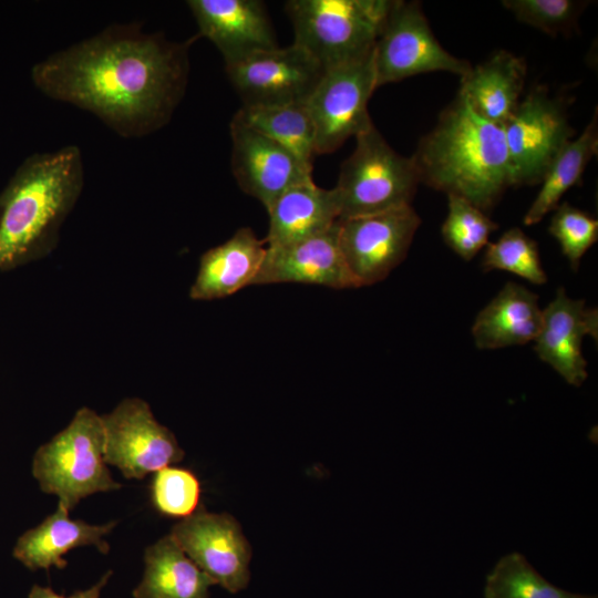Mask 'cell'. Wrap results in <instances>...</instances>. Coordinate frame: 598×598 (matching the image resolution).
<instances>
[{
  "instance_id": "cell-10",
  "label": "cell",
  "mask_w": 598,
  "mask_h": 598,
  "mask_svg": "<svg viewBox=\"0 0 598 598\" xmlns=\"http://www.w3.org/2000/svg\"><path fill=\"white\" fill-rule=\"evenodd\" d=\"M420 225L412 206L339 219V246L357 287L386 278L406 257Z\"/></svg>"
},
{
  "instance_id": "cell-19",
  "label": "cell",
  "mask_w": 598,
  "mask_h": 598,
  "mask_svg": "<svg viewBox=\"0 0 598 598\" xmlns=\"http://www.w3.org/2000/svg\"><path fill=\"white\" fill-rule=\"evenodd\" d=\"M116 524L91 525L81 519H71L69 511L58 505L53 514L18 538L12 554L30 570L63 569L68 566L63 556L76 547L93 545L100 553L107 554L110 546L103 537Z\"/></svg>"
},
{
  "instance_id": "cell-16",
  "label": "cell",
  "mask_w": 598,
  "mask_h": 598,
  "mask_svg": "<svg viewBox=\"0 0 598 598\" xmlns=\"http://www.w3.org/2000/svg\"><path fill=\"white\" fill-rule=\"evenodd\" d=\"M198 38L212 41L225 64L278 47L265 4L258 0H188Z\"/></svg>"
},
{
  "instance_id": "cell-6",
  "label": "cell",
  "mask_w": 598,
  "mask_h": 598,
  "mask_svg": "<svg viewBox=\"0 0 598 598\" xmlns=\"http://www.w3.org/2000/svg\"><path fill=\"white\" fill-rule=\"evenodd\" d=\"M355 141L333 188L339 219L411 206L420 184L412 158L396 153L374 125Z\"/></svg>"
},
{
  "instance_id": "cell-1",
  "label": "cell",
  "mask_w": 598,
  "mask_h": 598,
  "mask_svg": "<svg viewBox=\"0 0 598 598\" xmlns=\"http://www.w3.org/2000/svg\"><path fill=\"white\" fill-rule=\"evenodd\" d=\"M197 38L173 42L137 22L114 23L35 63L31 80L42 94L92 113L117 135L143 137L165 126L182 101Z\"/></svg>"
},
{
  "instance_id": "cell-21",
  "label": "cell",
  "mask_w": 598,
  "mask_h": 598,
  "mask_svg": "<svg viewBox=\"0 0 598 598\" xmlns=\"http://www.w3.org/2000/svg\"><path fill=\"white\" fill-rule=\"evenodd\" d=\"M538 296L517 282H507L478 312L472 336L481 350L534 341L542 323Z\"/></svg>"
},
{
  "instance_id": "cell-5",
  "label": "cell",
  "mask_w": 598,
  "mask_h": 598,
  "mask_svg": "<svg viewBox=\"0 0 598 598\" xmlns=\"http://www.w3.org/2000/svg\"><path fill=\"white\" fill-rule=\"evenodd\" d=\"M32 474L42 492L69 512L89 495L118 489L104 460V430L95 411L81 408L69 425L41 445Z\"/></svg>"
},
{
  "instance_id": "cell-30",
  "label": "cell",
  "mask_w": 598,
  "mask_h": 598,
  "mask_svg": "<svg viewBox=\"0 0 598 598\" xmlns=\"http://www.w3.org/2000/svg\"><path fill=\"white\" fill-rule=\"evenodd\" d=\"M548 231L558 241L573 270L577 271L582 256L598 239V220L564 202L555 208Z\"/></svg>"
},
{
  "instance_id": "cell-20",
  "label": "cell",
  "mask_w": 598,
  "mask_h": 598,
  "mask_svg": "<svg viewBox=\"0 0 598 598\" xmlns=\"http://www.w3.org/2000/svg\"><path fill=\"white\" fill-rule=\"evenodd\" d=\"M267 247L290 245L332 228L340 212L334 189H324L313 181L291 186L268 209Z\"/></svg>"
},
{
  "instance_id": "cell-25",
  "label": "cell",
  "mask_w": 598,
  "mask_h": 598,
  "mask_svg": "<svg viewBox=\"0 0 598 598\" xmlns=\"http://www.w3.org/2000/svg\"><path fill=\"white\" fill-rule=\"evenodd\" d=\"M235 115L312 166L313 157L317 155L316 131L306 103L241 106Z\"/></svg>"
},
{
  "instance_id": "cell-22",
  "label": "cell",
  "mask_w": 598,
  "mask_h": 598,
  "mask_svg": "<svg viewBox=\"0 0 598 598\" xmlns=\"http://www.w3.org/2000/svg\"><path fill=\"white\" fill-rule=\"evenodd\" d=\"M526 73L523 58L498 50L461 78L458 94L478 115L503 125L520 101Z\"/></svg>"
},
{
  "instance_id": "cell-17",
  "label": "cell",
  "mask_w": 598,
  "mask_h": 598,
  "mask_svg": "<svg viewBox=\"0 0 598 598\" xmlns=\"http://www.w3.org/2000/svg\"><path fill=\"white\" fill-rule=\"evenodd\" d=\"M285 282L358 288L339 246L338 221L320 235L281 247H267L252 285Z\"/></svg>"
},
{
  "instance_id": "cell-26",
  "label": "cell",
  "mask_w": 598,
  "mask_h": 598,
  "mask_svg": "<svg viewBox=\"0 0 598 598\" xmlns=\"http://www.w3.org/2000/svg\"><path fill=\"white\" fill-rule=\"evenodd\" d=\"M484 598H598L571 592L548 581L517 551L499 558L486 575Z\"/></svg>"
},
{
  "instance_id": "cell-32",
  "label": "cell",
  "mask_w": 598,
  "mask_h": 598,
  "mask_svg": "<svg viewBox=\"0 0 598 598\" xmlns=\"http://www.w3.org/2000/svg\"><path fill=\"white\" fill-rule=\"evenodd\" d=\"M111 576L112 570H107L95 585L85 590L74 591L70 596L59 595L51 587L34 585L31 588L28 598H100L101 591Z\"/></svg>"
},
{
  "instance_id": "cell-3",
  "label": "cell",
  "mask_w": 598,
  "mask_h": 598,
  "mask_svg": "<svg viewBox=\"0 0 598 598\" xmlns=\"http://www.w3.org/2000/svg\"><path fill=\"white\" fill-rule=\"evenodd\" d=\"M411 158L420 183L486 214L512 186L503 126L478 115L458 93Z\"/></svg>"
},
{
  "instance_id": "cell-2",
  "label": "cell",
  "mask_w": 598,
  "mask_h": 598,
  "mask_svg": "<svg viewBox=\"0 0 598 598\" xmlns=\"http://www.w3.org/2000/svg\"><path fill=\"white\" fill-rule=\"evenodd\" d=\"M83 186L84 164L75 145L29 155L18 166L0 192V271L53 251Z\"/></svg>"
},
{
  "instance_id": "cell-29",
  "label": "cell",
  "mask_w": 598,
  "mask_h": 598,
  "mask_svg": "<svg viewBox=\"0 0 598 598\" xmlns=\"http://www.w3.org/2000/svg\"><path fill=\"white\" fill-rule=\"evenodd\" d=\"M151 498L162 515L184 519L200 505V483L187 468L166 466L155 472Z\"/></svg>"
},
{
  "instance_id": "cell-15",
  "label": "cell",
  "mask_w": 598,
  "mask_h": 598,
  "mask_svg": "<svg viewBox=\"0 0 598 598\" xmlns=\"http://www.w3.org/2000/svg\"><path fill=\"white\" fill-rule=\"evenodd\" d=\"M598 337V310L584 299L570 298L563 287L542 310V323L534 342L538 358L550 365L568 384L580 386L588 378L582 355L584 338Z\"/></svg>"
},
{
  "instance_id": "cell-7",
  "label": "cell",
  "mask_w": 598,
  "mask_h": 598,
  "mask_svg": "<svg viewBox=\"0 0 598 598\" xmlns=\"http://www.w3.org/2000/svg\"><path fill=\"white\" fill-rule=\"evenodd\" d=\"M377 90L373 51L324 70L306 101L316 131L317 155L337 151L373 126L368 102Z\"/></svg>"
},
{
  "instance_id": "cell-18",
  "label": "cell",
  "mask_w": 598,
  "mask_h": 598,
  "mask_svg": "<svg viewBox=\"0 0 598 598\" xmlns=\"http://www.w3.org/2000/svg\"><path fill=\"white\" fill-rule=\"evenodd\" d=\"M266 243L249 227L238 229L227 241L205 251L189 290L194 300H213L251 286L266 256Z\"/></svg>"
},
{
  "instance_id": "cell-24",
  "label": "cell",
  "mask_w": 598,
  "mask_h": 598,
  "mask_svg": "<svg viewBox=\"0 0 598 598\" xmlns=\"http://www.w3.org/2000/svg\"><path fill=\"white\" fill-rule=\"evenodd\" d=\"M597 152L598 118L595 110L581 134L567 142L550 163L540 182V190L524 216V224L535 225L555 210L564 194L581 182L588 163Z\"/></svg>"
},
{
  "instance_id": "cell-27",
  "label": "cell",
  "mask_w": 598,
  "mask_h": 598,
  "mask_svg": "<svg viewBox=\"0 0 598 598\" xmlns=\"http://www.w3.org/2000/svg\"><path fill=\"white\" fill-rule=\"evenodd\" d=\"M447 216L442 225L444 243L464 260L473 259L498 228L485 212L463 197L447 195Z\"/></svg>"
},
{
  "instance_id": "cell-13",
  "label": "cell",
  "mask_w": 598,
  "mask_h": 598,
  "mask_svg": "<svg viewBox=\"0 0 598 598\" xmlns=\"http://www.w3.org/2000/svg\"><path fill=\"white\" fill-rule=\"evenodd\" d=\"M169 535L215 585L231 594L248 586L251 547L229 514L208 513L199 505L193 515L175 524Z\"/></svg>"
},
{
  "instance_id": "cell-11",
  "label": "cell",
  "mask_w": 598,
  "mask_h": 598,
  "mask_svg": "<svg viewBox=\"0 0 598 598\" xmlns=\"http://www.w3.org/2000/svg\"><path fill=\"white\" fill-rule=\"evenodd\" d=\"M225 69L247 107L306 103L324 72L296 43L252 53L225 64Z\"/></svg>"
},
{
  "instance_id": "cell-28",
  "label": "cell",
  "mask_w": 598,
  "mask_h": 598,
  "mask_svg": "<svg viewBox=\"0 0 598 598\" xmlns=\"http://www.w3.org/2000/svg\"><path fill=\"white\" fill-rule=\"evenodd\" d=\"M482 268L486 272L507 271L534 285L547 281L537 243L518 227L508 229L496 241L486 245Z\"/></svg>"
},
{
  "instance_id": "cell-12",
  "label": "cell",
  "mask_w": 598,
  "mask_h": 598,
  "mask_svg": "<svg viewBox=\"0 0 598 598\" xmlns=\"http://www.w3.org/2000/svg\"><path fill=\"white\" fill-rule=\"evenodd\" d=\"M101 420L105 463L116 466L125 478L142 480L184 457L175 435L157 422L142 399H124Z\"/></svg>"
},
{
  "instance_id": "cell-8",
  "label": "cell",
  "mask_w": 598,
  "mask_h": 598,
  "mask_svg": "<svg viewBox=\"0 0 598 598\" xmlns=\"http://www.w3.org/2000/svg\"><path fill=\"white\" fill-rule=\"evenodd\" d=\"M502 126L512 186L540 183L553 159L574 136L565 103L550 96L543 85L534 86Z\"/></svg>"
},
{
  "instance_id": "cell-14",
  "label": "cell",
  "mask_w": 598,
  "mask_h": 598,
  "mask_svg": "<svg viewBox=\"0 0 598 598\" xmlns=\"http://www.w3.org/2000/svg\"><path fill=\"white\" fill-rule=\"evenodd\" d=\"M231 169L244 193L268 209L291 186L312 181V166L236 115L230 121Z\"/></svg>"
},
{
  "instance_id": "cell-9",
  "label": "cell",
  "mask_w": 598,
  "mask_h": 598,
  "mask_svg": "<svg viewBox=\"0 0 598 598\" xmlns=\"http://www.w3.org/2000/svg\"><path fill=\"white\" fill-rule=\"evenodd\" d=\"M377 89L429 72L464 76L472 68L448 53L434 37L416 1L396 0L373 49Z\"/></svg>"
},
{
  "instance_id": "cell-31",
  "label": "cell",
  "mask_w": 598,
  "mask_h": 598,
  "mask_svg": "<svg viewBox=\"0 0 598 598\" xmlns=\"http://www.w3.org/2000/svg\"><path fill=\"white\" fill-rule=\"evenodd\" d=\"M502 3L517 20L548 34L574 29L586 4L575 0H505Z\"/></svg>"
},
{
  "instance_id": "cell-23",
  "label": "cell",
  "mask_w": 598,
  "mask_h": 598,
  "mask_svg": "<svg viewBox=\"0 0 598 598\" xmlns=\"http://www.w3.org/2000/svg\"><path fill=\"white\" fill-rule=\"evenodd\" d=\"M145 570L134 598H209L214 580L167 535L148 546Z\"/></svg>"
},
{
  "instance_id": "cell-4",
  "label": "cell",
  "mask_w": 598,
  "mask_h": 598,
  "mask_svg": "<svg viewBox=\"0 0 598 598\" xmlns=\"http://www.w3.org/2000/svg\"><path fill=\"white\" fill-rule=\"evenodd\" d=\"M396 0H290L286 12L303 48L327 70L373 51Z\"/></svg>"
}]
</instances>
